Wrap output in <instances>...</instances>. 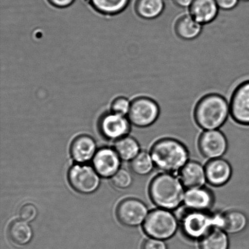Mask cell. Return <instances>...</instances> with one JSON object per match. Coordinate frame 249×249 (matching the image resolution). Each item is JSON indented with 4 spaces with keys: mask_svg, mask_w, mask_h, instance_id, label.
<instances>
[{
    "mask_svg": "<svg viewBox=\"0 0 249 249\" xmlns=\"http://www.w3.org/2000/svg\"><path fill=\"white\" fill-rule=\"evenodd\" d=\"M193 1L194 0H173V2L177 6L182 7V8L190 7Z\"/></svg>",
    "mask_w": 249,
    "mask_h": 249,
    "instance_id": "cell-32",
    "label": "cell"
},
{
    "mask_svg": "<svg viewBox=\"0 0 249 249\" xmlns=\"http://www.w3.org/2000/svg\"><path fill=\"white\" fill-rule=\"evenodd\" d=\"M165 9L163 0H136L134 9L141 18L151 20L157 18Z\"/></svg>",
    "mask_w": 249,
    "mask_h": 249,
    "instance_id": "cell-21",
    "label": "cell"
},
{
    "mask_svg": "<svg viewBox=\"0 0 249 249\" xmlns=\"http://www.w3.org/2000/svg\"><path fill=\"white\" fill-rule=\"evenodd\" d=\"M130 122L125 116L113 112L105 113L99 121V129L102 136L110 140H118L128 135Z\"/></svg>",
    "mask_w": 249,
    "mask_h": 249,
    "instance_id": "cell-11",
    "label": "cell"
},
{
    "mask_svg": "<svg viewBox=\"0 0 249 249\" xmlns=\"http://www.w3.org/2000/svg\"><path fill=\"white\" fill-rule=\"evenodd\" d=\"M94 10L104 15H116L123 12L129 0H87Z\"/></svg>",
    "mask_w": 249,
    "mask_h": 249,
    "instance_id": "cell-24",
    "label": "cell"
},
{
    "mask_svg": "<svg viewBox=\"0 0 249 249\" xmlns=\"http://www.w3.org/2000/svg\"><path fill=\"white\" fill-rule=\"evenodd\" d=\"M214 202L213 192L203 186L186 189L183 205L190 211L209 212L213 208Z\"/></svg>",
    "mask_w": 249,
    "mask_h": 249,
    "instance_id": "cell-12",
    "label": "cell"
},
{
    "mask_svg": "<svg viewBox=\"0 0 249 249\" xmlns=\"http://www.w3.org/2000/svg\"><path fill=\"white\" fill-rule=\"evenodd\" d=\"M241 1H245V2H249V0H241Z\"/></svg>",
    "mask_w": 249,
    "mask_h": 249,
    "instance_id": "cell-33",
    "label": "cell"
},
{
    "mask_svg": "<svg viewBox=\"0 0 249 249\" xmlns=\"http://www.w3.org/2000/svg\"><path fill=\"white\" fill-rule=\"evenodd\" d=\"M230 115L228 100L215 92L202 96L197 101L194 111L195 123L205 131L219 129L226 124Z\"/></svg>",
    "mask_w": 249,
    "mask_h": 249,
    "instance_id": "cell-2",
    "label": "cell"
},
{
    "mask_svg": "<svg viewBox=\"0 0 249 249\" xmlns=\"http://www.w3.org/2000/svg\"><path fill=\"white\" fill-rule=\"evenodd\" d=\"M228 146L225 134L219 129L204 131L199 138L200 153L209 160L223 157L228 151Z\"/></svg>",
    "mask_w": 249,
    "mask_h": 249,
    "instance_id": "cell-9",
    "label": "cell"
},
{
    "mask_svg": "<svg viewBox=\"0 0 249 249\" xmlns=\"http://www.w3.org/2000/svg\"><path fill=\"white\" fill-rule=\"evenodd\" d=\"M148 213L147 206L141 200L133 197L124 199L116 209L118 221L128 228L143 225Z\"/></svg>",
    "mask_w": 249,
    "mask_h": 249,
    "instance_id": "cell-8",
    "label": "cell"
},
{
    "mask_svg": "<svg viewBox=\"0 0 249 249\" xmlns=\"http://www.w3.org/2000/svg\"><path fill=\"white\" fill-rule=\"evenodd\" d=\"M96 143L94 139L88 135L77 136L72 141L70 148L71 155L77 162H89L96 153Z\"/></svg>",
    "mask_w": 249,
    "mask_h": 249,
    "instance_id": "cell-18",
    "label": "cell"
},
{
    "mask_svg": "<svg viewBox=\"0 0 249 249\" xmlns=\"http://www.w3.org/2000/svg\"><path fill=\"white\" fill-rule=\"evenodd\" d=\"M150 153L155 168L163 173L179 172L189 161V151L178 139L164 138L153 143Z\"/></svg>",
    "mask_w": 249,
    "mask_h": 249,
    "instance_id": "cell-3",
    "label": "cell"
},
{
    "mask_svg": "<svg viewBox=\"0 0 249 249\" xmlns=\"http://www.w3.org/2000/svg\"><path fill=\"white\" fill-rule=\"evenodd\" d=\"M219 9L215 0H194L189 7V14L203 26L215 20Z\"/></svg>",
    "mask_w": 249,
    "mask_h": 249,
    "instance_id": "cell-17",
    "label": "cell"
},
{
    "mask_svg": "<svg viewBox=\"0 0 249 249\" xmlns=\"http://www.w3.org/2000/svg\"><path fill=\"white\" fill-rule=\"evenodd\" d=\"M219 9L223 11H231L235 9L240 0H215Z\"/></svg>",
    "mask_w": 249,
    "mask_h": 249,
    "instance_id": "cell-30",
    "label": "cell"
},
{
    "mask_svg": "<svg viewBox=\"0 0 249 249\" xmlns=\"http://www.w3.org/2000/svg\"><path fill=\"white\" fill-rule=\"evenodd\" d=\"M10 240L15 245L25 246L31 242L33 231L28 223L21 220L12 222L7 230Z\"/></svg>",
    "mask_w": 249,
    "mask_h": 249,
    "instance_id": "cell-20",
    "label": "cell"
},
{
    "mask_svg": "<svg viewBox=\"0 0 249 249\" xmlns=\"http://www.w3.org/2000/svg\"><path fill=\"white\" fill-rule=\"evenodd\" d=\"M229 245L228 234L218 228L212 229L199 240L200 249H229Z\"/></svg>",
    "mask_w": 249,
    "mask_h": 249,
    "instance_id": "cell-22",
    "label": "cell"
},
{
    "mask_svg": "<svg viewBox=\"0 0 249 249\" xmlns=\"http://www.w3.org/2000/svg\"><path fill=\"white\" fill-rule=\"evenodd\" d=\"M53 6L58 8H65L71 5L75 0H48Z\"/></svg>",
    "mask_w": 249,
    "mask_h": 249,
    "instance_id": "cell-31",
    "label": "cell"
},
{
    "mask_svg": "<svg viewBox=\"0 0 249 249\" xmlns=\"http://www.w3.org/2000/svg\"><path fill=\"white\" fill-rule=\"evenodd\" d=\"M185 189L179 177L173 173L162 172L151 180L148 194L158 208L173 211L183 205Z\"/></svg>",
    "mask_w": 249,
    "mask_h": 249,
    "instance_id": "cell-1",
    "label": "cell"
},
{
    "mask_svg": "<svg viewBox=\"0 0 249 249\" xmlns=\"http://www.w3.org/2000/svg\"><path fill=\"white\" fill-rule=\"evenodd\" d=\"M112 184L117 189L125 190L133 184V177L131 173L125 169H119L112 177Z\"/></svg>",
    "mask_w": 249,
    "mask_h": 249,
    "instance_id": "cell-26",
    "label": "cell"
},
{
    "mask_svg": "<svg viewBox=\"0 0 249 249\" xmlns=\"http://www.w3.org/2000/svg\"><path fill=\"white\" fill-rule=\"evenodd\" d=\"M207 182L212 186L221 187L228 184L232 176V167L223 158L209 160L205 165Z\"/></svg>",
    "mask_w": 249,
    "mask_h": 249,
    "instance_id": "cell-14",
    "label": "cell"
},
{
    "mask_svg": "<svg viewBox=\"0 0 249 249\" xmlns=\"http://www.w3.org/2000/svg\"><path fill=\"white\" fill-rule=\"evenodd\" d=\"M37 214V209L33 204L23 205L19 209L18 212L19 219L28 223L35 220Z\"/></svg>",
    "mask_w": 249,
    "mask_h": 249,
    "instance_id": "cell-28",
    "label": "cell"
},
{
    "mask_svg": "<svg viewBox=\"0 0 249 249\" xmlns=\"http://www.w3.org/2000/svg\"><path fill=\"white\" fill-rule=\"evenodd\" d=\"M142 249H168L165 241L149 238L143 241Z\"/></svg>",
    "mask_w": 249,
    "mask_h": 249,
    "instance_id": "cell-29",
    "label": "cell"
},
{
    "mask_svg": "<svg viewBox=\"0 0 249 249\" xmlns=\"http://www.w3.org/2000/svg\"><path fill=\"white\" fill-rule=\"evenodd\" d=\"M114 150L121 160L124 161H131L141 151L138 141L128 136L117 140Z\"/></svg>",
    "mask_w": 249,
    "mask_h": 249,
    "instance_id": "cell-23",
    "label": "cell"
},
{
    "mask_svg": "<svg viewBox=\"0 0 249 249\" xmlns=\"http://www.w3.org/2000/svg\"><path fill=\"white\" fill-rule=\"evenodd\" d=\"M92 160L94 170L102 178L113 177L120 168L121 158L113 149H100Z\"/></svg>",
    "mask_w": 249,
    "mask_h": 249,
    "instance_id": "cell-13",
    "label": "cell"
},
{
    "mask_svg": "<svg viewBox=\"0 0 249 249\" xmlns=\"http://www.w3.org/2000/svg\"><path fill=\"white\" fill-rule=\"evenodd\" d=\"M179 221L180 230L185 237L199 241L212 229L219 228V212L190 211L185 208Z\"/></svg>",
    "mask_w": 249,
    "mask_h": 249,
    "instance_id": "cell-4",
    "label": "cell"
},
{
    "mask_svg": "<svg viewBox=\"0 0 249 249\" xmlns=\"http://www.w3.org/2000/svg\"><path fill=\"white\" fill-rule=\"evenodd\" d=\"M160 113V107L155 100L150 97L140 96L132 101L127 116L133 125L147 128L158 121Z\"/></svg>",
    "mask_w": 249,
    "mask_h": 249,
    "instance_id": "cell-6",
    "label": "cell"
},
{
    "mask_svg": "<svg viewBox=\"0 0 249 249\" xmlns=\"http://www.w3.org/2000/svg\"><path fill=\"white\" fill-rule=\"evenodd\" d=\"M231 116L236 124L249 126V79L233 90L229 102Z\"/></svg>",
    "mask_w": 249,
    "mask_h": 249,
    "instance_id": "cell-10",
    "label": "cell"
},
{
    "mask_svg": "<svg viewBox=\"0 0 249 249\" xmlns=\"http://www.w3.org/2000/svg\"><path fill=\"white\" fill-rule=\"evenodd\" d=\"M179 178L186 189L203 187L207 182L205 166L189 160L179 171Z\"/></svg>",
    "mask_w": 249,
    "mask_h": 249,
    "instance_id": "cell-15",
    "label": "cell"
},
{
    "mask_svg": "<svg viewBox=\"0 0 249 249\" xmlns=\"http://www.w3.org/2000/svg\"><path fill=\"white\" fill-rule=\"evenodd\" d=\"M179 228V219L173 211L160 208L149 212L142 225L143 232L149 238L163 241L173 238Z\"/></svg>",
    "mask_w": 249,
    "mask_h": 249,
    "instance_id": "cell-5",
    "label": "cell"
},
{
    "mask_svg": "<svg viewBox=\"0 0 249 249\" xmlns=\"http://www.w3.org/2000/svg\"><path fill=\"white\" fill-rule=\"evenodd\" d=\"M130 106L131 102L126 97H118L112 102L111 111L114 113L126 116L128 113Z\"/></svg>",
    "mask_w": 249,
    "mask_h": 249,
    "instance_id": "cell-27",
    "label": "cell"
},
{
    "mask_svg": "<svg viewBox=\"0 0 249 249\" xmlns=\"http://www.w3.org/2000/svg\"><path fill=\"white\" fill-rule=\"evenodd\" d=\"M248 225V216L242 211L229 210L222 213L219 212V228L223 229L228 235L243 232Z\"/></svg>",
    "mask_w": 249,
    "mask_h": 249,
    "instance_id": "cell-16",
    "label": "cell"
},
{
    "mask_svg": "<svg viewBox=\"0 0 249 249\" xmlns=\"http://www.w3.org/2000/svg\"><path fill=\"white\" fill-rule=\"evenodd\" d=\"M130 168L134 174L140 177H145L153 172L155 166L150 153L146 151H141L131 161Z\"/></svg>",
    "mask_w": 249,
    "mask_h": 249,
    "instance_id": "cell-25",
    "label": "cell"
},
{
    "mask_svg": "<svg viewBox=\"0 0 249 249\" xmlns=\"http://www.w3.org/2000/svg\"><path fill=\"white\" fill-rule=\"evenodd\" d=\"M202 25L189 15H183L176 21L175 32L180 39L185 41L194 40L201 35Z\"/></svg>",
    "mask_w": 249,
    "mask_h": 249,
    "instance_id": "cell-19",
    "label": "cell"
},
{
    "mask_svg": "<svg viewBox=\"0 0 249 249\" xmlns=\"http://www.w3.org/2000/svg\"><path fill=\"white\" fill-rule=\"evenodd\" d=\"M68 182L75 192L91 194L99 187L101 180L94 168L86 165H73L68 172Z\"/></svg>",
    "mask_w": 249,
    "mask_h": 249,
    "instance_id": "cell-7",
    "label": "cell"
}]
</instances>
